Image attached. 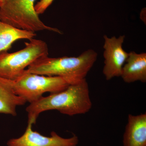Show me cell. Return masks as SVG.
<instances>
[{
	"instance_id": "obj_11",
	"label": "cell",
	"mask_w": 146,
	"mask_h": 146,
	"mask_svg": "<svg viewBox=\"0 0 146 146\" xmlns=\"http://www.w3.org/2000/svg\"><path fill=\"white\" fill-rule=\"evenodd\" d=\"M36 36L35 33L17 28L0 20V53L7 51L17 40H30Z\"/></svg>"
},
{
	"instance_id": "obj_2",
	"label": "cell",
	"mask_w": 146,
	"mask_h": 146,
	"mask_svg": "<svg viewBox=\"0 0 146 146\" xmlns=\"http://www.w3.org/2000/svg\"><path fill=\"white\" fill-rule=\"evenodd\" d=\"M98 54L88 49L77 57L50 58L37 59L25 70L40 75L60 77L69 84L77 83L86 78L96 61Z\"/></svg>"
},
{
	"instance_id": "obj_5",
	"label": "cell",
	"mask_w": 146,
	"mask_h": 146,
	"mask_svg": "<svg viewBox=\"0 0 146 146\" xmlns=\"http://www.w3.org/2000/svg\"><path fill=\"white\" fill-rule=\"evenodd\" d=\"M13 92L30 104L38 100L46 93H57L66 89L70 84L58 76L40 75L25 71L15 80H11Z\"/></svg>"
},
{
	"instance_id": "obj_7",
	"label": "cell",
	"mask_w": 146,
	"mask_h": 146,
	"mask_svg": "<svg viewBox=\"0 0 146 146\" xmlns=\"http://www.w3.org/2000/svg\"><path fill=\"white\" fill-rule=\"evenodd\" d=\"M32 125L28 123L25 133L18 138H12L7 143L8 146H77L78 137L74 135L68 138L59 136L52 131L50 136H43L32 129Z\"/></svg>"
},
{
	"instance_id": "obj_14",
	"label": "cell",
	"mask_w": 146,
	"mask_h": 146,
	"mask_svg": "<svg viewBox=\"0 0 146 146\" xmlns=\"http://www.w3.org/2000/svg\"><path fill=\"white\" fill-rule=\"evenodd\" d=\"M3 1V0H0V1H1L2 2V1Z\"/></svg>"
},
{
	"instance_id": "obj_3",
	"label": "cell",
	"mask_w": 146,
	"mask_h": 146,
	"mask_svg": "<svg viewBox=\"0 0 146 146\" xmlns=\"http://www.w3.org/2000/svg\"><path fill=\"white\" fill-rule=\"evenodd\" d=\"M36 0H3L0 5V20L28 31H49L61 34L58 29L45 25L35 9Z\"/></svg>"
},
{
	"instance_id": "obj_4",
	"label": "cell",
	"mask_w": 146,
	"mask_h": 146,
	"mask_svg": "<svg viewBox=\"0 0 146 146\" xmlns=\"http://www.w3.org/2000/svg\"><path fill=\"white\" fill-rule=\"evenodd\" d=\"M29 41L23 49L18 51L0 53V76L15 80L35 61L48 56V49L46 42L34 38Z\"/></svg>"
},
{
	"instance_id": "obj_12",
	"label": "cell",
	"mask_w": 146,
	"mask_h": 146,
	"mask_svg": "<svg viewBox=\"0 0 146 146\" xmlns=\"http://www.w3.org/2000/svg\"><path fill=\"white\" fill-rule=\"evenodd\" d=\"M54 0H40L35 5V11L38 15L42 14L50 5Z\"/></svg>"
},
{
	"instance_id": "obj_6",
	"label": "cell",
	"mask_w": 146,
	"mask_h": 146,
	"mask_svg": "<svg viewBox=\"0 0 146 146\" xmlns=\"http://www.w3.org/2000/svg\"><path fill=\"white\" fill-rule=\"evenodd\" d=\"M104 66L103 74L106 79L109 80L117 77H120L123 66L129 55V53L123 49V44L125 39L124 35L117 38L115 36L108 37L104 36Z\"/></svg>"
},
{
	"instance_id": "obj_1",
	"label": "cell",
	"mask_w": 146,
	"mask_h": 146,
	"mask_svg": "<svg viewBox=\"0 0 146 146\" xmlns=\"http://www.w3.org/2000/svg\"><path fill=\"white\" fill-rule=\"evenodd\" d=\"M92 107L89 84L85 78L78 83L70 84L63 91L42 97L30 104L26 110L28 123L35 124L39 115L48 110H56L72 116L86 114Z\"/></svg>"
},
{
	"instance_id": "obj_9",
	"label": "cell",
	"mask_w": 146,
	"mask_h": 146,
	"mask_svg": "<svg viewBox=\"0 0 146 146\" xmlns=\"http://www.w3.org/2000/svg\"><path fill=\"white\" fill-rule=\"evenodd\" d=\"M120 77L126 83L136 81L146 82V53L138 54L133 51L129 53Z\"/></svg>"
},
{
	"instance_id": "obj_8",
	"label": "cell",
	"mask_w": 146,
	"mask_h": 146,
	"mask_svg": "<svg viewBox=\"0 0 146 146\" xmlns=\"http://www.w3.org/2000/svg\"><path fill=\"white\" fill-rule=\"evenodd\" d=\"M123 146H146V114H129L123 139Z\"/></svg>"
},
{
	"instance_id": "obj_13",
	"label": "cell",
	"mask_w": 146,
	"mask_h": 146,
	"mask_svg": "<svg viewBox=\"0 0 146 146\" xmlns=\"http://www.w3.org/2000/svg\"><path fill=\"white\" fill-rule=\"evenodd\" d=\"M1 3H2V2L1 1H0V5H1Z\"/></svg>"
},
{
	"instance_id": "obj_10",
	"label": "cell",
	"mask_w": 146,
	"mask_h": 146,
	"mask_svg": "<svg viewBox=\"0 0 146 146\" xmlns=\"http://www.w3.org/2000/svg\"><path fill=\"white\" fill-rule=\"evenodd\" d=\"M27 102L13 92L10 80L0 76V113L16 116L17 106L24 105Z\"/></svg>"
}]
</instances>
